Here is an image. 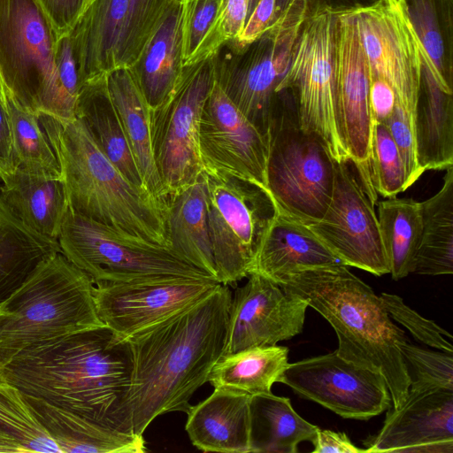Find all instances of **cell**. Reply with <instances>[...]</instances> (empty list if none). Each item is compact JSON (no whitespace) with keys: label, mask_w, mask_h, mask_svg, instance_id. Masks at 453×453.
I'll list each match as a JSON object with an SVG mask.
<instances>
[{"label":"cell","mask_w":453,"mask_h":453,"mask_svg":"<svg viewBox=\"0 0 453 453\" xmlns=\"http://www.w3.org/2000/svg\"><path fill=\"white\" fill-rule=\"evenodd\" d=\"M231 296L228 285L219 284L190 308L127 339L133 372L124 418L130 433L142 435L157 417L188 411L223 356Z\"/></svg>","instance_id":"cell-1"},{"label":"cell","mask_w":453,"mask_h":453,"mask_svg":"<svg viewBox=\"0 0 453 453\" xmlns=\"http://www.w3.org/2000/svg\"><path fill=\"white\" fill-rule=\"evenodd\" d=\"M132 372L128 341L103 326L25 348L0 367V381L95 422L130 433L124 404Z\"/></svg>","instance_id":"cell-2"},{"label":"cell","mask_w":453,"mask_h":453,"mask_svg":"<svg viewBox=\"0 0 453 453\" xmlns=\"http://www.w3.org/2000/svg\"><path fill=\"white\" fill-rule=\"evenodd\" d=\"M277 284L320 313L335 331L338 355L379 372L389 390L391 408L401 406L410 379L398 342L407 337L370 286L344 265L299 271Z\"/></svg>","instance_id":"cell-3"},{"label":"cell","mask_w":453,"mask_h":453,"mask_svg":"<svg viewBox=\"0 0 453 453\" xmlns=\"http://www.w3.org/2000/svg\"><path fill=\"white\" fill-rule=\"evenodd\" d=\"M39 121L57 157L73 211L166 246L165 200L128 180L79 119L39 114Z\"/></svg>","instance_id":"cell-4"},{"label":"cell","mask_w":453,"mask_h":453,"mask_svg":"<svg viewBox=\"0 0 453 453\" xmlns=\"http://www.w3.org/2000/svg\"><path fill=\"white\" fill-rule=\"evenodd\" d=\"M90 278L61 252L0 305V367L38 342L104 326Z\"/></svg>","instance_id":"cell-5"},{"label":"cell","mask_w":453,"mask_h":453,"mask_svg":"<svg viewBox=\"0 0 453 453\" xmlns=\"http://www.w3.org/2000/svg\"><path fill=\"white\" fill-rule=\"evenodd\" d=\"M266 140V187L279 211L306 225L318 221L332 197L335 160L300 127L289 89L276 93Z\"/></svg>","instance_id":"cell-6"},{"label":"cell","mask_w":453,"mask_h":453,"mask_svg":"<svg viewBox=\"0 0 453 453\" xmlns=\"http://www.w3.org/2000/svg\"><path fill=\"white\" fill-rule=\"evenodd\" d=\"M57 35L38 0H0V75L23 108L63 120L75 117L55 65Z\"/></svg>","instance_id":"cell-7"},{"label":"cell","mask_w":453,"mask_h":453,"mask_svg":"<svg viewBox=\"0 0 453 453\" xmlns=\"http://www.w3.org/2000/svg\"><path fill=\"white\" fill-rule=\"evenodd\" d=\"M58 241L61 253L94 284L215 280L169 247L99 223L70 207Z\"/></svg>","instance_id":"cell-8"},{"label":"cell","mask_w":453,"mask_h":453,"mask_svg":"<svg viewBox=\"0 0 453 453\" xmlns=\"http://www.w3.org/2000/svg\"><path fill=\"white\" fill-rule=\"evenodd\" d=\"M206 216L217 280L248 277L278 207L269 191L232 175L205 173Z\"/></svg>","instance_id":"cell-9"},{"label":"cell","mask_w":453,"mask_h":453,"mask_svg":"<svg viewBox=\"0 0 453 453\" xmlns=\"http://www.w3.org/2000/svg\"><path fill=\"white\" fill-rule=\"evenodd\" d=\"M338 9L322 6L306 18L294 45L290 65L276 93L289 89L300 127L315 135L334 160L349 158L335 118L334 33Z\"/></svg>","instance_id":"cell-10"},{"label":"cell","mask_w":453,"mask_h":453,"mask_svg":"<svg viewBox=\"0 0 453 453\" xmlns=\"http://www.w3.org/2000/svg\"><path fill=\"white\" fill-rule=\"evenodd\" d=\"M214 80V57L184 67L171 96L150 108L153 157L165 197L194 184L203 175L199 127Z\"/></svg>","instance_id":"cell-11"},{"label":"cell","mask_w":453,"mask_h":453,"mask_svg":"<svg viewBox=\"0 0 453 453\" xmlns=\"http://www.w3.org/2000/svg\"><path fill=\"white\" fill-rule=\"evenodd\" d=\"M306 11L307 0H290L244 60L224 65L215 62L219 86L265 136L276 88L288 70Z\"/></svg>","instance_id":"cell-12"},{"label":"cell","mask_w":453,"mask_h":453,"mask_svg":"<svg viewBox=\"0 0 453 453\" xmlns=\"http://www.w3.org/2000/svg\"><path fill=\"white\" fill-rule=\"evenodd\" d=\"M335 118L348 157L373 203L378 194L371 168L373 123L370 111V67L350 8L338 9L334 33Z\"/></svg>","instance_id":"cell-13"},{"label":"cell","mask_w":453,"mask_h":453,"mask_svg":"<svg viewBox=\"0 0 453 453\" xmlns=\"http://www.w3.org/2000/svg\"><path fill=\"white\" fill-rule=\"evenodd\" d=\"M374 205L353 162L335 161L329 205L320 219L307 226L343 265L382 276L389 266Z\"/></svg>","instance_id":"cell-14"},{"label":"cell","mask_w":453,"mask_h":453,"mask_svg":"<svg viewBox=\"0 0 453 453\" xmlns=\"http://www.w3.org/2000/svg\"><path fill=\"white\" fill-rule=\"evenodd\" d=\"M279 382L344 418L366 420L392 406L383 377L342 358L336 350L288 363Z\"/></svg>","instance_id":"cell-15"},{"label":"cell","mask_w":453,"mask_h":453,"mask_svg":"<svg viewBox=\"0 0 453 453\" xmlns=\"http://www.w3.org/2000/svg\"><path fill=\"white\" fill-rule=\"evenodd\" d=\"M350 11L370 71L390 84L397 104L413 117L423 65L421 46L405 7L378 0Z\"/></svg>","instance_id":"cell-16"},{"label":"cell","mask_w":453,"mask_h":453,"mask_svg":"<svg viewBox=\"0 0 453 453\" xmlns=\"http://www.w3.org/2000/svg\"><path fill=\"white\" fill-rule=\"evenodd\" d=\"M219 284L211 279L96 283L93 296L103 324L127 340L195 305Z\"/></svg>","instance_id":"cell-17"},{"label":"cell","mask_w":453,"mask_h":453,"mask_svg":"<svg viewBox=\"0 0 453 453\" xmlns=\"http://www.w3.org/2000/svg\"><path fill=\"white\" fill-rule=\"evenodd\" d=\"M198 147L205 173L238 177L267 189V140L216 79L200 120Z\"/></svg>","instance_id":"cell-18"},{"label":"cell","mask_w":453,"mask_h":453,"mask_svg":"<svg viewBox=\"0 0 453 453\" xmlns=\"http://www.w3.org/2000/svg\"><path fill=\"white\" fill-rule=\"evenodd\" d=\"M231 296L223 355L276 345L302 333L308 304L256 273Z\"/></svg>","instance_id":"cell-19"},{"label":"cell","mask_w":453,"mask_h":453,"mask_svg":"<svg viewBox=\"0 0 453 453\" xmlns=\"http://www.w3.org/2000/svg\"><path fill=\"white\" fill-rule=\"evenodd\" d=\"M366 452H453V389L408 391L397 409L388 408L381 429L367 440Z\"/></svg>","instance_id":"cell-20"},{"label":"cell","mask_w":453,"mask_h":453,"mask_svg":"<svg viewBox=\"0 0 453 453\" xmlns=\"http://www.w3.org/2000/svg\"><path fill=\"white\" fill-rule=\"evenodd\" d=\"M128 8L129 0H95L69 33L81 86L119 68Z\"/></svg>","instance_id":"cell-21"},{"label":"cell","mask_w":453,"mask_h":453,"mask_svg":"<svg viewBox=\"0 0 453 453\" xmlns=\"http://www.w3.org/2000/svg\"><path fill=\"white\" fill-rule=\"evenodd\" d=\"M251 395L224 388H214L206 399L186 412V432L203 452H250Z\"/></svg>","instance_id":"cell-22"},{"label":"cell","mask_w":453,"mask_h":453,"mask_svg":"<svg viewBox=\"0 0 453 453\" xmlns=\"http://www.w3.org/2000/svg\"><path fill=\"white\" fill-rule=\"evenodd\" d=\"M332 265L343 263L307 225L278 211L261 242L250 273L277 284L288 274Z\"/></svg>","instance_id":"cell-23"},{"label":"cell","mask_w":453,"mask_h":453,"mask_svg":"<svg viewBox=\"0 0 453 453\" xmlns=\"http://www.w3.org/2000/svg\"><path fill=\"white\" fill-rule=\"evenodd\" d=\"M61 453H144L142 435L125 433L24 394Z\"/></svg>","instance_id":"cell-24"},{"label":"cell","mask_w":453,"mask_h":453,"mask_svg":"<svg viewBox=\"0 0 453 453\" xmlns=\"http://www.w3.org/2000/svg\"><path fill=\"white\" fill-rule=\"evenodd\" d=\"M164 200L166 246L217 280L207 224L203 173L194 184L167 195Z\"/></svg>","instance_id":"cell-25"},{"label":"cell","mask_w":453,"mask_h":453,"mask_svg":"<svg viewBox=\"0 0 453 453\" xmlns=\"http://www.w3.org/2000/svg\"><path fill=\"white\" fill-rule=\"evenodd\" d=\"M0 181V197L8 209L33 230L58 240L69 208L61 178L31 174L16 168Z\"/></svg>","instance_id":"cell-26"},{"label":"cell","mask_w":453,"mask_h":453,"mask_svg":"<svg viewBox=\"0 0 453 453\" xmlns=\"http://www.w3.org/2000/svg\"><path fill=\"white\" fill-rule=\"evenodd\" d=\"M180 19V1L173 0L140 58L129 67L150 108L167 99L182 76Z\"/></svg>","instance_id":"cell-27"},{"label":"cell","mask_w":453,"mask_h":453,"mask_svg":"<svg viewBox=\"0 0 453 453\" xmlns=\"http://www.w3.org/2000/svg\"><path fill=\"white\" fill-rule=\"evenodd\" d=\"M105 81L143 184L152 195L164 200L165 190L152 151L150 107L129 67L111 71Z\"/></svg>","instance_id":"cell-28"},{"label":"cell","mask_w":453,"mask_h":453,"mask_svg":"<svg viewBox=\"0 0 453 453\" xmlns=\"http://www.w3.org/2000/svg\"><path fill=\"white\" fill-rule=\"evenodd\" d=\"M412 122L418 160L423 171L453 166L452 94L442 91L424 66Z\"/></svg>","instance_id":"cell-29"},{"label":"cell","mask_w":453,"mask_h":453,"mask_svg":"<svg viewBox=\"0 0 453 453\" xmlns=\"http://www.w3.org/2000/svg\"><path fill=\"white\" fill-rule=\"evenodd\" d=\"M75 117L122 174L134 185L145 188L109 95L105 76L81 86Z\"/></svg>","instance_id":"cell-30"},{"label":"cell","mask_w":453,"mask_h":453,"mask_svg":"<svg viewBox=\"0 0 453 453\" xmlns=\"http://www.w3.org/2000/svg\"><path fill=\"white\" fill-rule=\"evenodd\" d=\"M61 252L58 241L37 233L19 219L0 197V305Z\"/></svg>","instance_id":"cell-31"},{"label":"cell","mask_w":453,"mask_h":453,"mask_svg":"<svg viewBox=\"0 0 453 453\" xmlns=\"http://www.w3.org/2000/svg\"><path fill=\"white\" fill-rule=\"evenodd\" d=\"M319 429L294 410L289 398L272 392L251 395L250 452L296 453Z\"/></svg>","instance_id":"cell-32"},{"label":"cell","mask_w":453,"mask_h":453,"mask_svg":"<svg viewBox=\"0 0 453 453\" xmlns=\"http://www.w3.org/2000/svg\"><path fill=\"white\" fill-rule=\"evenodd\" d=\"M453 0H404L421 46L423 66L438 87L452 94Z\"/></svg>","instance_id":"cell-33"},{"label":"cell","mask_w":453,"mask_h":453,"mask_svg":"<svg viewBox=\"0 0 453 453\" xmlns=\"http://www.w3.org/2000/svg\"><path fill=\"white\" fill-rule=\"evenodd\" d=\"M422 234L413 273H453V166L446 169L441 188L420 203Z\"/></svg>","instance_id":"cell-34"},{"label":"cell","mask_w":453,"mask_h":453,"mask_svg":"<svg viewBox=\"0 0 453 453\" xmlns=\"http://www.w3.org/2000/svg\"><path fill=\"white\" fill-rule=\"evenodd\" d=\"M288 349L257 346L223 355L211 368L207 382L214 388H230L250 395L272 392L286 370Z\"/></svg>","instance_id":"cell-35"},{"label":"cell","mask_w":453,"mask_h":453,"mask_svg":"<svg viewBox=\"0 0 453 453\" xmlns=\"http://www.w3.org/2000/svg\"><path fill=\"white\" fill-rule=\"evenodd\" d=\"M377 218L389 273L398 280L413 273L422 234L420 203L389 197L379 202Z\"/></svg>","instance_id":"cell-36"},{"label":"cell","mask_w":453,"mask_h":453,"mask_svg":"<svg viewBox=\"0 0 453 453\" xmlns=\"http://www.w3.org/2000/svg\"><path fill=\"white\" fill-rule=\"evenodd\" d=\"M10 117L16 168L26 173L61 178L55 152L44 133L39 115L23 108L5 91Z\"/></svg>","instance_id":"cell-37"},{"label":"cell","mask_w":453,"mask_h":453,"mask_svg":"<svg viewBox=\"0 0 453 453\" xmlns=\"http://www.w3.org/2000/svg\"><path fill=\"white\" fill-rule=\"evenodd\" d=\"M183 67L211 58L226 43L219 27L220 0H179Z\"/></svg>","instance_id":"cell-38"},{"label":"cell","mask_w":453,"mask_h":453,"mask_svg":"<svg viewBox=\"0 0 453 453\" xmlns=\"http://www.w3.org/2000/svg\"><path fill=\"white\" fill-rule=\"evenodd\" d=\"M0 431L21 446L26 453H61L23 393L4 381H0Z\"/></svg>","instance_id":"cell-39"},{"label":"cell","mask_w":453,"mask_h":453,"mask_svg":"<svg viewBox=\"0 0 453 453\" xmlns=\"http://www.w3.org/2000/svg\"><path fill=\"white\" fill-rule=\"evenodd\" d=\"M398 347L410 379L409 391L453 389V353L424 349L408 339Z\"/></svg>","instance_id":"cell-40"},{"label":"cell","mask_w":453,"mask_h":453,"mask_svg":"<svg viewBox=\"0 0 453 453\" xmlns=\"http://www.w3.org/2000/svg\"><path fill=\"white\" fill-rule=\"evenodd\" d=\"M173 0H129L119 67H131L140 58Z\"/></svg>","instance_id":"cell-41"},{"label":"cell","mask_w":453,"mask_h":453,"mask_svg":"<svg viewBox=\"0 0 453 453\" xmlns=\"http://www.w3.org/2000/svg\"><path fill=\"white\" fill-rule=\"evenodd\" d=\"M371 168L377 194L389 198L407 189L402 159L385 124H373Z\"/></svg>","instance_id":"cell-42"},{"label":"cell","mask_w":453,"mask_h":453,"mask_svg":"<svg viewBox=\"0 0 453 453\" xmlns=\"http://www.w3.org/2000/svg\"><path fill=\"white\" fill-rule=\"evenodd\" d=\"M380 297L391 319L407 328L417 341L438 350L453 353L452 335L434 321L422 317L396 295L381 293Z\"/></svg>","instance_id":"cell-43"},{"label":"cell","mask_w":453,"mask_h":453,"mask_svg":"<svg viewBox=\"0 0 453 453\" xmlns=\"http://www.w3.org/2000/svg\"><path fill=\"white\" fill-rule=\"evenodd\" d=\"M385 125L398 150L405 171L406 186L409 188L424 173L418 160L412 114L396 104Z\"/></svg>","instance_id":"cell-44"},{"label":"cell","mask_w":453,"mask_h":453,"mask_svg":"<svg viewBox=\"0 0 453 453\" xmlns=\"http://www.w3.org/2000/svg\"><path fill=\"white\" fill-rule=\"evenodd\" d=\"M55 65L63 91L69 101L76 106L81 85L69 33L57 37Z\"/></svg>","instance_id":"cell-45"},{"label":"cell","mask_w":453,"mask_h":453,"mask_svg":"<svg viewBox=\"0 0 453 453\" xmlns=\"http://www.w3.org/2000/svg\"><path fill=\"white\" fill-rule=\"evenodd\" d=\"M38 2L58 37L71 32L83 13L88 0H38Z\"/></svg>","instance_id":"cell-46"},{"label":"cell","mask_w":453,"mask_h":453,"mask_svg":"<svg viewBox=\"0 0 453 453\" xmlns=\"http://www.w3.org/2000/svg\"><path fill=\"white\" fill-rule=\"evenodd\" d=\"M369 101L372 123L386 124L397 104V99L390 84L371 71Z\"/></svg>","instance_id":"cell-47"},{"label":"cell","mask_w":453,"mask_h":453,"mask_svg":"<svg viewBox=\"0 0 453 453\" xmlns=\"http://www.w3.org/2000/svg\"><path fill=\"white\" fill-rule=\"evenodd\" d=\"M275 5L276 0H259L257 2L236 39L239 44L250 45L261 37L273 21Z\"/></svg>","instance_id":"cell-48"},{"label":"cell","mask_w":453,"mask_h":453,"mask_svg":"<svg viewBox=\"0 0 453 453\" xmlns=\"http://www.w3.org/2000/svg\"><path fill=\"white\" fill-rule=\"evenodd\" d=\"M248 10L249 0H220L219 20L226 42L239 37L248 18Z\"/></svg>","instance_id":"cell-49"},{"label":"cell","mask_w":453,"mask_h":453,"mask_svg":"<svg viewBox=\"0 0 453 453\" xmlns=\"http://www.w3.org/2000/svg\"><path fill=\"white\" fill-rule=\"evenodd\" d=\"M316 453H364L365 449L354 445L345 433L319 429L311 441Z\"/></svg>","instance_id":"cell-50"},{"label":"cell","mask_w":453,"mask_h":453,"mask_svg":"<svg viewBox=\"0 0 453 453\" xmlns=\"http://www.w3.org/2000/svg\"><path fill=\"white\" fill-rule=\"evenodd\" d=\"M16 170L10 117L0 99V180Z\"/></svg>","instance_id":"cell-51"},{"label":"cell","mask_w":453,"mask_h":453,"mask_svg":"<svg viewBox=\"0 0 453 453\" xmlns=\"http://www.w3.org/2000/svg\"><path fill=\"white\" fill-rule=\"evenodd\" d=\"M0 453H26V451L12 438L0 431Z\"/></svg>","instance_id":"cell-52"},{"label":"cell","mask_w":453,"mask_h":453,"mask_svg":"<svg viewBox=\"0 0 453 453\" xmlns=\"http://www.w3.org/2000/svg\"><path fill=\"white\" fill-rule=\"evenodd\" d=\"M0 99L5 104V88L0 75ZM6 105V104H5Z\"/></svg>","instance_id":"cell-53"},{"label":"cell","mask_w":453,"mask_h":453,"mask_svg":"<svg viewBox=\"0 0 453 453\" xmlns=\"http://www.w3.org/2000/svg\"><path fill=\"white\" fill-rule=\"evenodd\" d=\"M391 5L395 7H404V0H387Z\"/></svg>","instance_id":"cell-54"},{"label":"cell","mask_w":453,"mask_h":453,"mask_svg":"<svg viewBox=\"0 0 453 453\" xmlns=\"http://www.w3.org/2000/svg\"><path fill=\"white\" fill-rule=\"evenodd\" d=\"M259 0H249V10H248V17L249 15L251 13V12L253 11V9L255 8V6L257 5V2ZM248 19V18H247Z\"/></svg>","instance_id":"cell-55"},{"label":"cell","mask_w":453,"mask_h":453,"mask_svg":"<svg viewBox=\"0 0 453 453\" xmlns=\"http://www.w3.org/2000/svg\"><path fill=\"white\" fill-rule=\"evenodd\" d=\"M95 0H88L85 10L94 2ZM84 10V11H85ZM82 15V14H81Z\"/></svg>","instance_id":"cell-56"}]
</instances>
